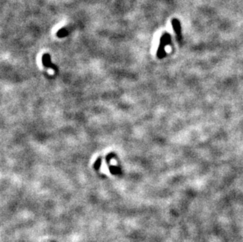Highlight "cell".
Returning <instances> with one entry per match:
<instances>
[{
    "label": "cell",
    "mask_w": 243,
    "mask_h": 242,
    "mask_svg": "<svg viewBox=\"0 0 243 242\" xmlns=\"http://www.w3.org/2000/svg\"><path fill=\"white\" fill-rule=\"evenodd\" d=\"M170 40H171V37H170L168 33H165L161 36V41H160V46H159L158 51H157V56L160 58H161L162 57H164L165 55L164 48H165L168 43H170Z\"/></svg>",
    "instance_id": "6da1fadb"
},
{
    "label": "cell",
    "mask_w": 243,
    "mask_h": 242,
    "mask_svg": "<svg viewBox=\"0 0 243 242\" xmlns=\"http://www.w3.org/2000/svg\"><path fill=\"white\" fill-rule=\"evenodd\" d=\"M172 24L173 29L175 32V35H177L179 40H180L181 39V27H180V23L179 21V20L178 19H172Z\"/></svg>",
    "instance_id": "7a4b0ae2"
},
{
    "label": "cell",
    "mask_w": 243,
    "mask_h": 242,
    "mask_svg": "<svg viewBox=\"0 0 243 242\" xmlns=\"http://www.w3.org/2000/svg\"><path fill=\"white\" fill-rule=\"evenodd\" d=\"M42 63H43V65H45L46 67H50V68H53V69H56L55 66L52 65V64H51L50 55L48 53H46L42 56Z\"/></svg>",
    "instance_id": "3957f363"
},
{
    "label": "cell",
    "mask_w": 243,
    "mask_h": 242,
    "mask_svg": "<svg viewBox=\"0 0 243 242\" xmlns=\"http://www.w3.org/2000/svg\"><path fill=\"white\" fill-rule=\"evenodd\" d=\"M68 34H69V32H68V31H67L65 28H61V29L57 32V36L59 38H63L67 36Z\"/></svg>",
    "instance_id": "277c9868"
}]
</instances>
